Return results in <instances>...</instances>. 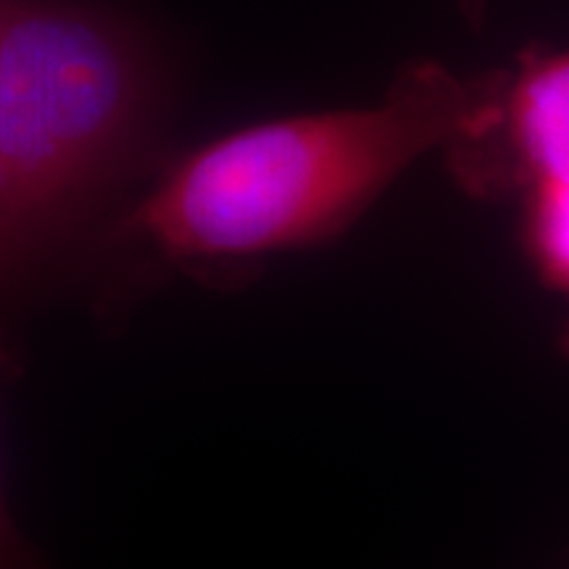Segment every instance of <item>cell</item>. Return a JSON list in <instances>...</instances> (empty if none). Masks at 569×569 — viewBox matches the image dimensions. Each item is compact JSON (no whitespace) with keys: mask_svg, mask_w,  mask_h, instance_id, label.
I'll return each mask as SVG.
<instances>
[{"mask_svg":"<svg viewBox=\"0 0 569 569\" xmlns=\"http://www.w3.org/2000/svg\"><path fill=\"white\" fill-rule=\"evenodd\" d=\"M459 6L465 19L469 21V27H475V30H482V27H486L488 0H459Z\"/></svg>","mask_w":569,"mask_h":569,"instance_id":"obj_7","label":"cell"},{"mask_svg":"<svg viewBox=\"0 0 569 569\" xmlns=\"http://www.w3.org/2000/svg\"><path fill=\"white\" fill-rule=\"evenodd\" d=\"M17 365V351H13L9 327H6L3 311H0V386L13 375ZM0 569H48L42 553L13 522L3 493V472H0Z\"/></svg>","mask_w":569,"mask_h":569,"instance_id":"obj_5","label":"cell"},{"mask_svg":"<svg viewBox=\"0 0 569 569\" xmlns=\"http://www.w3.org/2000/svg\"><path fill=\"white\" fill-rule=\"evenodd\" d=\"M557 348H559V353L569 361V311H567V317L561 319V325L557 330Z\"/></svg>","mask_w":569,"mask_h":569,"instance_id":"obj_8","label":"cell"},{"mask_svg":"<svg viewBox=\"0 0 569 569\" xmlns=\"http://www.w3.org/2000/svg\"><path fill=\"white\" fill-rule=\"evenodd\" d=\"M0 17H3V0H0ZM17 301H19V284H17V269H13L3 182H0V311L9 309V306Z\"/></svg>","mask_w":569,"mask_h":569,"instance_id":"obj_6","label":"cell"},{"mask_svg":"<svg viewBox=\"0 0 569 569\" xmlns=\"http://www.w3.org/2000/svg\"><path fill=\"white\" fill-rule=\"evenodd\" d=\"M517 240L536 280L569 301V180L519 198Z\"/></svg>","mask_w":569,"mask_h":569,"instance_id":"obj_4","label":"cell"},{"mask_svg":"<svg viewBox=\"0 0 569 569\" xmlns=\"http://www.w3.org/2000/svg\"><path fill=\"white\" fill-rule=\"evenodd\" d=\"M503 80L507 69L461 77L419 59L367 109L301 113L206 142L117 219L109 243L161 272L336 240L417 159L486 130Z\"/></svg>","mask_w":569,"mask_h":569,"instance_id":"obj_1","label":"cell"},{"mask_svg":"<svg viewBox=\"0 0 569 569\" xmlns=\"http://www.w3.org/2000/svg\"><path fill=\"white\" fill-rule=\"evenodd\" d=\"M453 182L478 201H519L569 180V48L532 42L507 69L496 119L446 148Z\"/></svg>","mask_w":569,"mask_h":569,"instance_id":"obj_3","label":"cell"},{"mask_svg":"<svg viewBox=\"0 0 569 569\" xmlns=\"http://www.w3.org/2000/svg\"><path fill=\"white\" fill-rule=\"evenodd\" d=\"M156 42L103 0H3L0 182L19 296L74 251L159 142Z\"/></svg>","mask_w":569,"mask_h":569,"instance_id":"obj_2","label":"cell"}]
</instances>
